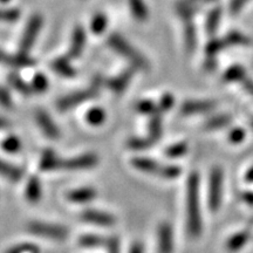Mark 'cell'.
<instances>
[{
	"label": "cell",
	"instance_id": "1",
	"mask_svg": "<svg viewBox=\"0 0 253 253\" xmlns=\"http://www.w3.org/2000/svg\"><path fill=\"white\" fill-rule=\"evenodd\" d=\"M186 223L188 231L192 238L202 235V214L199 205V175L192 172L186 183Z\"/></svg>",
	"mask_w": 253,
	"mask_h": 253
},
{
	"label": "cell",
	"instance_id": "2",
	"mask_svg": "<svg viewBox=\"0 0 253 253\" xmlns=\"http://www.w3.org/2000/svg\"><path fill=\"white\" fill-rule=\"evenodd\" d=\"M131 164L138 171L162 177L164 179H175L182 173L181 167L160 163L153 158L135 157L131 160Z\"/></svg>",
	"mask_w": 253,
	"mask_h": 253
},
{
	"label": "cell",
	"instance_id": "3",
	"mask_svg": "<svg viewBox=\"0 0 253 253\" xmlns=\"http://www.w3.org/2000/svg\"><path fill=\"white\" fill-rule=\"evenodd\" d=\"M108 45L116 53H119L123 58L130 61L135 68L141 69V71H148L150 68L149 61L144 58V55L141 54L134 46L130 45L125 38L119 36V34H112V36H109Z\"/></svg>",
	"mask_w": 253,
	"mask_h": 253
},
{
	"label": "cell",
	"instance_id": "4",
	"mask_svg": "<svg viewBox=\"0 0 253 253\" xmlns=\"http://www.w3.org/2000/svg\"><path fill=\"white\" fill-rule=\"evenodd\" d=\"M224 173L219 167L213 168L209 182V207L212 211H218L223 198Z\"/></svg>",
	"mask_w": 253,
	"mask_h": 253
},
{
	"label": "cell",
	"instance_id": "5",
	"mask_svg": "<svg viewBox=\"0 0 253 253\" xmlns=\"http://www.w3.org/2000/svg\"><path fill=\"white\" fill-rule=\"evenodd\" d=\"M27 230L33 235L53 240H63L68 236V230L66 227L55 224L42 223V221H31Z\"/></svg>",
	"mask_w": 253,
	"mask_h": 253
},
{
	"label": "cell",
	"instance_id": "6",
	"mask_svg": "<svg viewBox=\"0 0 253 253\" xmlns=\"http://www.w3.org/2000/svg\"><path fill=\"white\" fill-rule=\"evenodd\" d=\"M42 17L39 14L32 15L25 27L23 38L20 41V54L27 55L36 42L37 37L39 36L41 27H42Z\"/></svg>",
	"mask_w": 253,
	"mask_h": 253
},
{
	"label": "cell",
	"instance_id": "7",
	"mask_svg": "<svg viewBox=\"0 0 253 253\" xmlns=\"http://www.w3.org/2000/svg\"><path fill=\"white\" fill-rule=\"evenodd\" d=\"M97 91H99V88L95 87L94 84H91L89 88H87V89L79 90L77 93H73L71 95L62 97V99H60L58 102V108L61 110V112H66V110L75 108V107L80 106L81 103L86 102V101L96 96Z\"/></svg>",
	"mask_w": 253,
	"mask_h": 253
},
{
	"label": "cell",
	"instance_id": "8",
	"mask_svg": "<svg viewBox=\"0 0 253 253\" xmlns=\"http://www.w3.org/2000/svg\"><path fill=\"white\" fill-rule=\"evenodd\" d=\"M97 162H99V157L95 154L88 153L80 155L78 157L69 158V160H62L61 170H68V171L86 170L96 166Z\"/></svg>",
	"mask_w": 253,
	"mask_h": 253
},
{
	"label": "cell",
	"instance_id": "9",
	"mask_svg": "<svg viewBox=\"0 0 253 253\" xmlns=\"http://www.w3.org/2000/svg\"><path fill=\"white\" fill-rule=\"evenodd\" d=\"M216 102L212 100H190L185 101L181 107V113L185 116L199 115L214 109Z\"/></svg>",
	"mask_w": 253,
	"mask_h": 253
},
{
	"label": "cell",
	"instance_id": "10",
	"mask_svg": "<svg viewBox=\"0 0 253 253\" xmlns=\"http://www.w3.org/2000/svg\"><path fill=\"white\" fill-rule=\"evenodd\" d=\"M214 0H179L176 4V13L182 20H190L199 11V7Z\"/></svg>",
	"mask_w": 253,
	"mask_h": 253
},
{
	"label": "cell",
	"instance_id": "11",
	"mask_svg": "<svg viewBox=\"0 0 253 253\" xmlns=\"http://www.w3.org/2000/svg\"><path fill=\"white\" fill-rule=\"evenodd\" d=\"M81 219L87 223L102 227H109L115 224V217L113 214L100 210H86L81 213Z\"/></svg>",
	"mask_w": 253,
	"mask_h": 253
},
{
	"label": "cell",
	"instance_id": "12",
	"mask_svg": "<svg viewBox=\"0 0 253 253\" xmlns=\"http://www.w3.org/2000/svg\"><path fill=\"white\" fill-rule=\"evenodd\" d=\"M158 251L160 253H172L173 251L172 227L166 221L158 226Z\"/></svg>",
	"mask_w": 253,
	"mask_h": 253
},
{
	"label": "cell",
	"instance_id": "13",
	"mask_svg": "<svg viewBox=\"0 0 253 253\" xmlns=\"http://www.w3.org/2000/svg\"><path fill=\"white\" fill-rule=\"evenodd\" d=\"M36 120L38 125L41 128V130L43 131L47 137L49 138H58L60 136V130L56 126V125L53 121L52 118L47 114L45 110H37L36 113Z\"/></svg>",
	"mask_w": 253,
	"mask_h": 253
},
{
	"label": "cell",
	"instance_id": "14",
	"mask_svg": "<svg viewBox=\"0 0 253 253\" xmlns=\"http://www.w3.org/2000/svg\"><path fill=\"white\" fill-rule=\"evenodd\" d=\"M86 46V32L82 27H77L73 32L71 47L68 50V58L78 59L80 58Z\"/></svg>",
	"mask_w": 253,
	"mask_h": 253
},
{
	"label": "cell",
	"instance_id": "15",
	"mask_svg": "<svg viewBox=\"0 0 253 253\" xmlns=\"http://www.w3.org/2000/svg\"><path fill=\"white\" fill-rule=\"evenodd\" d=\"M132 77H134V69H126V71L122 72L121 74H119L118 77L109 79L108 81H106V86L108 87L113 93L120 95L129 86V82L131 81Z\"/></svg>",
	"mask_w": 253,
	"mask_h": 253
},
{
	"label": "cell",
	"instance_id": "16",
	"mask_svg": "<svg viewBox=\"0 0 253 253\" xmlns=\"http://www.w3.org/2000/svg\"><path fill=\"white\" fill-rule=\"evenodd\" d=\"M0 63L12 66V67L24 68V67H31V66H33L34 61L27 55H24V54L12 55L0 49Z\"/></svg>",
	"mask_w": 253,
	"mask_h": 253
},
{
	"label": "cell",
	"instance_id": "17",
	"mask_svg": "<svg viewBox=\"0 0 253 253\" xmlns=\"http://www.w3.org/2000/svg\"><path fill=\"white\" fill-rule=\"evenodd\" d=\"M62 158H60L54 151L50 149H46L41 155L40 168L42 171H55V170H61Z\"/></svg>",
	"mask_w": 253,
	"mask_h": 253
},
{
	"label": "cell",
	"instance_id": "18",
	"mask_svg": "<svg viewBox=\"0 0 253 253\" xmlns=\"http://www.w3.org/2000/svg\"><path fill=\"white\" fill-rule=\"evenodd\" d=\"M0 175L5 177L7 181L15 183L23 179L24 170L21 168L0 158Z\"/></svg>",
	"mask_w": 253,
	"mask_h": 253
},
{
	"label": "cell",
	"instance_id": "19",
	"mask_svg": "<svg viewBox=\"0 0 253 253\" xmlns=\"http://www.w3.org/2000/svg\"><path fill=\"white\" fill-rule=\"evenodd\" d=\"M96 195V190L93 188H81L69 191L67 194V199L73 203H88L95 199Z\"/></svg>",
	"mask_w": 253,
	"mask_h": 253
},
{
	"label": "cell",
	"instance_id": "20",
	"mask_svg": "<svg viewBox=\"0 0 253 253\" xmlns=\"http://www.w3.org/2000/svg\"><path fill=\"white\" fill-rule=\"evenodd\" d=\"M251 238V232L249 230L239 231V232L235 233L231 236L226 243V249L229 252H237L240 249H243L248 244V242Z\"/></svg>",
	"mask_w": 253,
	"mask_h": 253
},
{
	"label": "cell",
	"instance_id": "21",
	"mask_svg": "<svg viewBox=\"0 0 253 253\" xmlns=\"http://www.w3.org/2000/svg\"><path fill=\"white\" fill-rule=\"evenodd\" d=\"M25 195H26L27 201L31 202V203H37V202L40 201L41 195H42V186H41L40 179L38 177H30L26 184Z\"/></svg>",
	"mask_w": 253,
	"mask_h": 253
},
{
	"label": "cell",
	"instance_id": "22",
	"mask_svg": "<svg viewBox=\"0 0 253 253\" xmlns=\"http://www.w3.org/2000/svg\"><path fill=\"white\" fill-rule=\"evenodd\" d=\"M52 69L63 78H73L77 74V71L73 68L71 62H69V59L66 58V56L55 59L52 62Z\"/></svg>",
	"mask_w": 253,
	"mask_h": 253
},
{
	"label": "cell",
	"instance_id": "23",
	"mask_svg": "<svg viewBox=\"0 0 253 253\" xmlns=\"http://www.w3.org/2000/svg\"><path fill=\"white\" fill-rule=\"evenodd\" d=\"M129 8H130V13L132 14L137 21L144 23L149 18V9L143 0H128Z\"/></svg>",
	"mask_w": 253,
	"mask_h": 253
},
{
	"label": "cell",
	"instance_id": "24",
	"mask_svg": "<svg viewBox=\"0 0 253 253\" xmlns=\"http://www.w3.org/2000/svg\"><path fill=\"white\" fill-rule=\"evenodd\" d=\"M184 43L188 52H192L197 45V32L191 20L184 21Z\"/></svg>",
	"mask_w": 253,
	"mask_h": 253
},
{
	"label": "cell",
	"instance_id": "25",
	"mask_svg": "<svg viewBox=\"0 0 253 253\" xmlns=\"http://www.w3.org/2000/svg\"><path fill=\"white\" fill-rule=\"evenodd\" d=\"M221 19V8L216 7L213 8L210 13L208 14L207 21H205V30H207L209 36H213L216 34L218 31V27H219Z\"/></svg>",
	"mask_w": 253,
	"mask_h": 253
},
{
	"label": "cell",
	"instance_id": "26",
	"mask_svg": "<svg viewBox=\"0 0 253 253\" xmlns=\"http://www.w3.org/2000/svg\"><path fill=\"white\" fill-rule=\"evenodd\" d=\"M231 122H232V116L230 114H219V115L209 119L205 123L204 128L208 129V130H216V129L227 126Z\"/></svg>",
	"mask_w": 253,
	"mask_h": 253
},
{
	"label": "cell",
	"instance_id": "27",
	"mask_svg": "<svg viewBox=\"0 0 253 253\" xmlns=\"http://www.w3.org/2000/svg\"><path fill=\"white\" fill-rule=\"evenodd\" d=\"M163 132V113L157 112L151 115L149 122V136L154 140H158Z\"/></svg>",
	"mask_w": 253,
	"mask_h": 253
},
{
	"label": "cell",
	"instance_id": "28",
	"mask_svg": "<svg viewBox=\"0 0 253 253\" xmlns=\"http://www.w3.org/2000/svg\"><path fill=\"white\" fill-rule=\"evenodd\" d=\"M245 79H246L245 68L239 65L231 66L223 77V80L227 82V84H231V82H243Z\"/></svg>",
	"mask_w": 253,
	"mask_h": 253
},
{
	"label": "cell",
	"instance_id": "29",
	"mask_svg": "<svg viewBox=\"0 0 253 253\" xmlns=\"http://www.w3.org/2000/svg\"><path fill=\"white\" fill-rule=\"evenodd\" d=\"M8 82L15 90H18L19 93L25 95V96H28V95H31L34 91L31 84H28L24 79H21L19 75L14 74V73L8 75Z\"/></svg>",
	"mask_w": 253,
	"mask_h": 253
},
{
	"label": "cell",
	"instance_id": "30",
	"mask_svg": "<svg viewBox=\"0 0 253 253\" xmlns=\"http://www.w3.org/2000/svg\"><path fill=\"white\" fill-rule=\"evenodd\" d=\"M225 48H227V45L224 38H214L207 45L205 53H207L208 58H216L217 54H219L221 50Z\"/></svg>",
	"mask_w": 253,
	"mask_h": 253
},
{
	"label": "cell",
	"instance_id": "31",
	"mask_svg": "<svg viewBox=\"0 0 253 253\" xmlns=\"http://www.w3.org/2000/svg\"><path fill=\"white\" fill-rule=\"evenodd\" d=\"M224 40H225L227 47L231 46H246L250 43V38L246 37L245 34L240 33V32L233 31L227 33L225 37H224Z\"/></svg>",
	"mask_w": 253,
	"mask_h": 253
},
{
	"label": "cell",
	"instance_id": "32",
	"mask_svg": "<svg viewBox=\"0 0 253 253\" xmlns=\"http://www.w3.org/2000/svg\"><path fill=\"white\" fill-rule=\"evenodd\" d=\"M107 243H108V239H104L103 237L96 235H86L79 239V244L84 248H100V246L107 245Z\"/></svg>",
	"mask_w": 253,
	"mask_h": 253
},
{
	"label": "cell",
	"instance_id": "33",
	"mask_svg": "<svg viewBox=\"0 0 253 253\" xmlns=\"http://www.w3.org/2000/svg\"><path fill=\"white\" fill-rule=\"evenodd\" d=\"M156 140H154L153 137H150L149 135L147 137H134L131 140L128 141V147L130 149L134 150H144L147 148L153 147V145L156 143Z\"/></svg>",
	"mask_w": 253,
	"mask_h": 253
},
{
	"label": "cell",
	"instance_id": "34",
	"mask_svg": "<svg viewBox=\"0 0 253 253\" xmlns=\"http://www.w3.org/2000/svg\"><path fill=\"white\" fill-rule=\"evenodd\" d=\"M86 119L88 123L91 126H101L106 121V112H104V109L100 108V107H95V108H91L88 112Z\"/></svg>",
	"mask_w": 253,
	"mask_h": 253
},
{
	"label": "cell",
	"instance_id": "35",
	"mask_svg": "<svg viewBox=\"0 0 253 253\" xmlns=\"http://www.w3.org/2000/svg\"><path fill=\"white\" fill-rule=\"evenodd\" d=\"M1 148L6 153L15 154L21 150V141L20 138L14 135H9L7 137L4 138L1 142Z\"/></svg>",
	"mask_w": 253,
	"mask_h": 253
},
{
	"label": "cell",
	"instance_id": "36",
	"mask_svg": "<svg viewBox=\"0 0 253 253\" xmlns=\"http://www.w3.org/2000/svg\"><path fill=\"white\" fill-rule=\"evenodd\" d=\"M107 25H108V19H107L106 14L97 13L91 19L90 30L95 34H101L106 31Z\"/></svg>",
	"mask_w": 253,
	"mask_h": 253
},
{
	"label": "cell",
	"instance_id": "37",
	"mask_svg": "<svg viewBox=\"0 0 253 253\" xmlns=\"http://www.w3.org/2000/svg\"><path fill=\"white\" fill-rule=\"evenodd\" d=\"M188 150H189V145L186 142H178V143H175L170 145L169 148H167L166 151H164V154H166V156L170 158H177L188 153Z\"/></svg>",
	"mask_w": 253,
	"mask_h": 253
},
{
	"label": "cell",
	"instance_id": "38",
	"mask_svg": "<svg viewBox=\"0 0 253 253\" xmlns=\"http://www.w3.org/2000/svg\"><path fill=\"white\" fill-rule=\"evenodd\" d=\"M20 11L17 8H0V21L1 23H15L20 18Z\"/></svg>",
	"mask_w": 253,
	"mask_h": 253
},
{
	"label": "cell",
	"instance_id": "39",
	"mask_svg": "<svg viewBox=\"0 0 253 253\" xmlns=\"http://www.w3.org/2000/svg\"><path fill=\"white\" fill-rule=\"evenodd\" d=\"M31 86L33 88L34 91L43 93V91L48 88V79H47L42 73H38V74L34 75Z\"/></svg>",
	"mask_w": 253,
	"mask_h": 253
},
{
	"label": "cell",
	"instance_id": "40",
	"mask_svg": "<svg viewBox=\"0 0 253 253\" xmlns=\"http://www.w3.org/2000/svg\"><path fill=\"white\" fill-rule=\"evenodd\" d=\"M136 110L141 114H145V115H154L155 113L160 112L158 107H156V104L150 100H142L140 102H137Z\"/></svg>",
	"mask_w": 253,
	"mask_h": 253
},
{
	"label": "cell",
	"instance_id": "41",
	"mask_svg": "<svg viewBox=\"0 0 253 253\" xmlns=\"http://www.w3.org/2000/svg\"><path fill=\"white\" fill-rule=\"evenodd\" d=\"M5 253H40V249L31 243H23L12 246Z\"/></svg>",
	"mask_w": 253,
	"mask_h": 253
},
{
	"label": "cell",
	"instance_id": "42",
	"mask_svg": "<svg viewBox=\"0 0 253 253\" xmlns=\"http://www.w3.org/2000/svg\"><path fill=\"white\" fill-rule=\"evenodd\" d=\"M173 103H175V99L170 93L164 94L162 97H161L160 103H158V110L161 113H166L168 110H170L173 107Z\"/></svg>",
	"mask_w": 253,
	"mask_h": 253
},
{
	"label": "cell",
	"instance_id": "43",
	"mask_svg": "<svg viewBox=\"0 0 253 253\" xmlns=\"http://www.w3.org/2000/svg\"><path fill=\"white\" fill-rule=\"evenodd\" d=\"M246 136V132L243 128H235L232 129V130L230 131L229 134V141L231 143H235V144H238V143H242L243 141H244Z\"/></svg>",
	"mask_w": 253,
	"mask_h": 253
},
{
	"label": "cell",
	"instance_id": "44",
	"mask_svg": "<svg viewBox=\"0 0 253 253\" xmlns=\"http://www.w3.org/2000/svg\"><path fill=\"white\" fill-rule=\"evenodd\" d=\"M0 106L5 107V108H12L13 107V100H12L11 95L2 87H0Z\"/></svg>",
	"mask_w": 253,
	"mask_h": 253
},
{
	"label": "cell",
	"instance_id": "45",
	"mask_svg": "<svg viewBox=\"0 0 253 253\" xmlns=\"http://www.w3.org/2000/svg\"><path fill=\"white\" fill-rule=\"evenodd\" d=\"M250 0H231L230 5H229V9L230 13L232 15L238 14L240 11H242L243 7L248 4Z\"/></svg>",
	"mask_w": 253,
	"mask_h": 253
},
{
	"label": "cell",
	"instance_id": "46",
	"mask_svg": "<svg viewBox=\"0 0 253 253\" xmlns=\"http://www.w3.org/2000/svg\"><path fill=\"white\" fill-rule=\"evenodd\" d=\"M107 249H108V253H120V240L118 237L108 239Z\"/></svg>",
	"mask_w": 253,
	"mask_h": 253
},
{
	"label": "cell",
	"instance_id": "47",
	"mask_svg": "<svg viewBox=\"0 0 253 253\" xmlns=\"http://www.w3.org/2000/svg\"><path fill=\"white\" fill-rule=\"evenodd\" d=\"M240 198L245 204L253 207V191H246L244 194L240 195Z\"/></svg>",
	"mask_w": 253,
	"mask_h": 253
},
{
	"label": "cell",
	"instance_id": "48",
	"mask_svg": "<svg viewBox=\"0 0 253 253\" xmlns=\"http://www.w3.org/2000/svg\"><path fill=\"white\" fill-rule=\"evenodd\" d=\"M242 84H243V87L245 88V90L248 91V93L251 95V96H253V80L246 78L245 80L242 82Z\"/></svg>",
	"mask_w": 253,
	"mask_h": 253
},
{
	"label": "cell",
	"instance_id": "49",
	"mask_svg": "<svg viewBox=\"0 0 253 253\" xmlns=\"http://www.w3.org/2000/svg\"><path fill=\"white\" fill-rule=\"evenodd\" d=\"M129 253H144V248L141 243L136 242L131 245L130 250H129Z\"/></svg>",
	"mask_w": 253,
	"mask_h": 253
},
{
	"label": "cell",
	"instance_id": "50",
	"mask_svg": "<svg viewBox=\"0 0 253 253\" xmlns=\"http://www.w3.org/2000/svg\"><path fill=\"white\" fill-rule=\"evenodd\" d=\"M205 68L208 71H211V69L216 68V58H209L205 62Z\"/></svg>",
	"mask_w": 253,
	"mask_h": 253
},
{
	"label": "cell",
	"instance_id": "51",
	"mask_svg": "<svg viewBox=\"0 0 253 253\" xmlns=\"http://www.w3.org/2000/svg\"><path fill=\"white\" fill-rule=\"evenodd\" d=\"M245 179H246V182L253 183V167L250 168L248 171H246V173H245Z\"/></svg>",
	"mask_w": 253,
	"mask_h": 253
},
{
	"label": "cell",
	"instance_id": "52",
	"mask_svg": "<svg viewBox=\"0 0 253 253\" xmlns=\"http://www.w3.org/2000/svg\"><path fill=\"white\" fill-rule=\"evenodd\" d=\"M9 126V123L7 120H5L2 116H0V129H5L7 128V126Z\"/></svg>",
	"mask_w": 253,
	"mask_h": 253
},
{
	"label": "cell",
	"instance_id": "53",
	"mask_svg": "<svg viewBox=\"0 0 253 253\" xmlns=\"http://www.w3.org/2000/svg\"><path fill=\"white\" fill-rule=\"evenodd\" d=\"M0 1H1V2H8L9 0H0Z\"/></svg>",
	"mask_w": 253,
	"mask_h": 253
},
{
	"label": "cell",
	"instance_id": "54",
	"mask_svg": "<svg viewBox=\"0 0 253 253\" xmlns=\"http://www.w3.org/2000/svg\"><path fill=\"white\" fill-rule=\"evenodd\" d=\"M251 126L253 128V120H252V122H251Z\"/></svg>",
	"mask_w": 253,
	"mask_h": 253
}]
</instances>
